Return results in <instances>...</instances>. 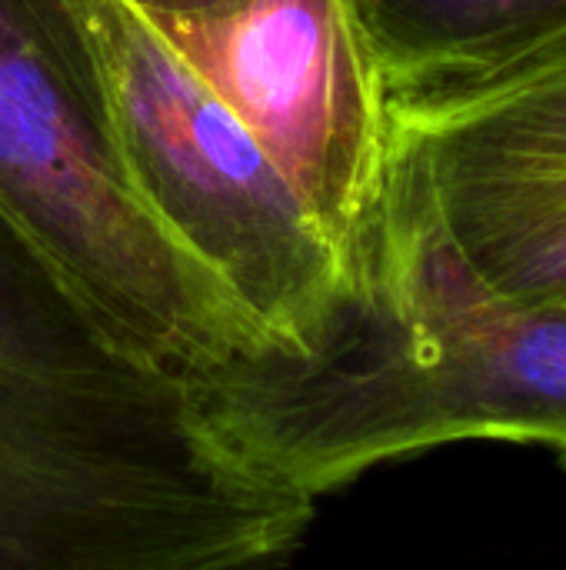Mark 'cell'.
Here are the masks:
<instances>
[{"label": "cell", "instance_id": "cell-1", "mask_svg": "<svg viewBox=\"0 0 566 570\" xmlns=\"http://www.w3.org/2000/svg\"><path fill=\"white\" fill-rule=\"evenodd\" d=\"M190 387L240 458L310 501L467 441L566 464V311L484 281L397 150L317 344L237 357Z\"/></svg>", "mask_w": 566, "mask_h": 570}, {"label": "cell", "instance_id": "cell-2", "mask_svg": "<svg viewBox=\"0 0 566 570\" xmlns=\"http://www.w3.org/2000/svg\"><path fill=\"white\" fill-rule=\"evenodd\" d=\"M0 224L117 344L183 377L270 351L130 184L63 0H0Z\"/></svg>", "mask_w": 566, "mask_h": 570}, {"label": "cell", "instance_id": "cell-3", "mask_svg": "<svg viewBox=\"0 0 566 570\" xmlns=\"http://www.w3.org/2000/svg\"><path fill=\"white\" fill-rule=\"evenodd\" d=\"M93 63L130 184L153 220L254 321L270 351L307 354L347 254L240 117L130 0H63Z\"/></svg>", "mask_w": 566, "mask_h": 570}, {"label": "cell", "instance_id": "cell-4", "mask_svg": "<svg viewBox=\"0 0 566 570\" xmlns=\"http://www.w3.org/2000/svg\"><path fill=\"white\" fill-rule=\"evenodd\" d=\"M390 150L497 291L566 311V17L384 83Z\"/></svg>", "mask_w": 566, "mask_h": 570}, {"label": "cell", "instance_id": "cell-5", "mask_svg": "<svg viewBox=\"0 0 566 570\" xmlns=\"http://www.w3.org/2000/svg\"><path fill=\"white\" fill-rule=\"evenodd\" d=\"M150 23L347 254L390 164L380 67L357 0H224Z\"/></svg>", "mask_w": 566, "mask_h": 570}, {"label": "cell", "instance_id": "cell-6", "mask_svg": "<svg viewBox=\"0 0 566 570\" xmlns=\"http://www.w3.org/2000/svg\"><path fill=\"white\" fill-rule=\"evenodd\" d=\"M380 83L530 37L566 17V0H357Z\"/></svg>", "mask_w": 566, "mask_h": 570}, {"label": "cell", "instance_id": "cell-7", "mask_svg": "<svg viewBox=\"0 0 566 570\" xmlns=\"http://www.w3.org/2000/svg\"><path fill=\"white\" fill-rule=\"evenodd\" d=\"M140 13L157 17V13H187V10H203V7H217L224 0H130Z\"/></svg>", "mask_w": 566, "mask_h": 570}]
</instances>
